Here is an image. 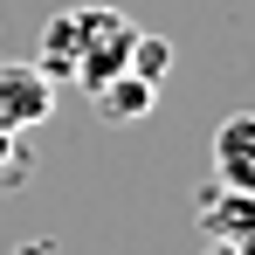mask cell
<instances>
[{"label": "cell", "mask_w": 255, "mask_h": 255, "mask_svg": "<svg viewBox=\"0 0 255 255\" xmlns=\"http://www.w3.org/2000/svg\"><path fill=\"white\" fill-rule=\"evenodd\" d=\"M69 14H76V28H69V83L104 90L111 76H125V55L138 42V28L118 7H69Z\"/></svg>", "instance_id": "obj_1"}, {"label": "cell", "mask_w": 255, "mask_h": 255, "mask_svg": "<svg viewBox=\"0 0 255 255\" xmlns=\"http://www.w3.org/2000/svg\"><path fill=\"white\" fill-rule=\"evenodd\" d=\"M55 111V83H48L35 62H0V131H35Z\"/></svg>", "instance_id": "obj_2"}, {"label": "cell", "mask_w": 255, "mask_h": 255, "mask_svg": "<svg viewBox=\"0 0 255 255\" xmlns=\"http://www.w3.org/2000/svg\"><path fill=\"white\" fill-rule=\"evenodd\" d=\"M214 179L235 193H255V111H228L214 125Z\"/></svg>", "instance_id": "obj_3"}, {"label": "cell", "mask_w": 255, "mask_h": 255, "mask_svg": "<svg viewBox=\"0 0 255 255\" xmlns=\"http://www.w3.org/2000/svg\"><path fill=\"white\" fill-rule=\"evenodd\" d=\"M200 228H207V242H255V193H235V186H200Z\"/></svg>", "instance_id": "obj_4"}, {"label": "cell", "mask_w": 255, "mask_h": 255, "mask_svg": "<svg viewBox=\"0 0 255 255\" xmlns=\"http://www.w3.org/2000/svg\"><path fill=\"white\" fill-rule=\"evenodd\" d=\"M90 104H97V118L104 125H138V118H152V104H159V90L152 83H138V76H111L104 90H90Z\"/></svg>", "instance_id": "obj_5"}, {"label": "cell", "mask_w": 255, "mask_h": 255, "mask_svg": "<svg viewBox=\"0 0 255 255\" xmlns=\"http://www.w3.org/2000/svg\"><path fill=\"white\" fill-rule=\"evenodd\" d=\"M125 69L131 76H138V83H166V69H172V42L166 35H138V42H131V55H125Z\"/></svg>", "instance_id": "obj_6"}, {"label": "cell", "mask_w": 255, "mask_h": 255, "mask_svg": "<svg viewBox=\"0 0 255 255\" xmlns=\"http://www.w3.org/2000/svg\"><path fill=\"white\" fill-rule=\"evenodd\" d=\"M21 172H28V159H21V138H14V131H0V186H21Z\"/></svg>", "instance_id": "obj_7"}, {"label": "cell", "mask_w": 255, "mask_h": 255, "mask_svg": "<svg viewBox=\"0 0 255 255\" xmlns=\"http://www.w3.org/2000/svg\"><path fill=\"white\" fill-rule=\"evenodd\" d=\"M207 255H255V242H207Z\"/></svg>", "instance_id": "obj_8"}]
</instances>
